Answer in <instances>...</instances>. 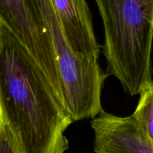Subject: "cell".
<instances>
[{"mask_svg":"<svg viewBox=\"0 0 153 153\" xmlns=\"http://www.w3.org/2000/svg\"><path fill=\"white\" fill-rule=\"evenodd\" d=\"M0 111L19 153H64L73 123L43 71L1 25Z\"/></svg>","mask_w":153,"mask_h":153,"instance_id":"6da1fadb","label":"cell"},{"mask_svg":"<svg viewBox=\"0 0 153 153\" xmlns=\"http://www.w3.org/2000/svg\"><path fill=\"white\" fill-rule=\"evenodd\" d=\"M50 34L65 108L73 122L93 119L103 111L102 91L108 76L99 61L73 52L66 40L51 0H38Z\"/></svg>","mask_w":153,"mask_h":153,"instance_id":"7a4b0ae2","label":"cell"},{"mask_svg":"<svg viewBox=\"0 0 153 153\" xmlns=\"http://www.w3.org/2000/svg\"><path fill=\"white\" fill-rule=\"evenodd\" d=\"M104 28L103 48L132 55L152 45L153 0H95Z\"/></svg>","mask_w":153,"mask_h":153,"instance_id":"3957f363","label":"cell"},{"mask_svg":"<svg viewBox=\"0 0 153 153\" xmlns=\"http://www.w3.org/2000/svg\"><path fill=\"white\" fill-rule=\"evenodd\" d=\"M0 24L22 45L49 81L58 79L55 51L42 12L27 0H0Z\"/></svg>","mask_w":153,"mask_h":153,"instance_id":"277c9868","label":"cell"},{"mask_svg":"<svg viewBox=\"0 0 153 153\" xmlns=\"http://www.w3.org/2000/svg\"><path fill=\"white\" fill-rule=\"evenodd\" d=\"M95 153H153V138L133 117H119L104 110L91 121Z\"/></svg>","mask_w":153,"mask_h":153,"instance_id":"5b68a950","label":"cell"},{"mask_svg":"<svg viewBox=\"0 0 153 153\" xmlns=\"http://www.w3.org/2000/svg\"><path fill=\"white\" fill-rule=\"evenodd\" d=\"M66 40L73 52L99 61L102 46L94 33L86 0H51Z\"/></svg>","mask_w":153,"mask_h":153,"instance_id":"8992f818","label":"cell"},{"mask_svg":"<svg viewBox=\"0 0 153 153\" xmlns=\"http://www.w3.org/2000/svg\"><path fill=\"white\" fill-rule=\"evenodd\" d=\"M139 95L138 103L131 116L153 138V81L145 84Z\"/></svg>","mask_w":153,"mask_h":153,"instance_id":"52a82bcc","label":"cell"},{"mask_svg":"<svg viewBox=\"0 0 153 153\" xmlns=\"http://www.w3.org/2000/svg\"><path fill=\"white\" fill-rule=\"evenodd\" d=\"M0 153H19L10 128L1 113L0 123Z\"/></svg>","mask_w":153,"mask_h":153,"instance_id":"ba28073f","label":"cell"},{"mask_svg":"<svg viewBox=\"0 0 153 153\" xmlns=\"http://www.w3.org/2000/svg\"><path fill=\"white\" fill-rule=\"evenodd\" d=\"M0 123H1V111H0Z\"/></svg>","mask_w":153,"mask_h":153,"instance_id":"9c48e42d","label":"cell"},{"mask_svg":"<svg viewBox=\"0 0 153 153\" xmlns=\"http://www.w3.org/2000/svg\"><path fill=\"white\" fill-rule=\"evenodd\" d=\"M0 31H1V24H0Z\"/></svg>","mask_w":153,"mask_h":153,"instance_id":"30bf717a","label":"cell"}]
</instances>
